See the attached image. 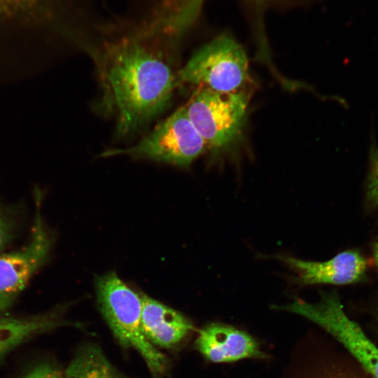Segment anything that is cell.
<instances>
[{"label": "cell", "instance_id": "cell-1", "mask_svg": "<svg viewBox=\"0 0 378 378\" xmlns=\"http://www.w3.org/2000/svg\"><path fill=\"white\" fill-rule=\"evenodd\" d=\"M180 41L147 13L136 18L106 21L88 48L119 134L141 129L169 103L179 85L173 57Z\"/></svg>", "mask_w": 378, "mask_h": 378}, {"label": "cell", "instance_id": "cell-2", "mask_svg": "<svg viewBox=\"0 0 378 378\" xmlns=\"http://www.w3.org/2000/svg\"><path fill=\"white\" fill-rule=\"evenodd\" d=\"M90 0H0V49L81 46L101 20Z\"/></svg>", "mask_w": 378, "mask_h": 378}, {"label": "cell", "instance_id": "cell-3", "mask_svg": "<svg viewBox=\"0 0 378 378\" xmlns=\"http://www.w3.org/2000/svg\"><path fill=\"white\" fill-rule=\"evenodd\" d=\"M101 313L118 341L136 349L155 378L164 373L167 359L144 336L141 326L142 298L114 272L95 279Z\"/></svg>", "mask_w": 378, "mask_h": 378}, {"label": "cell", "instance_id": "cell-4", "mask_svg": "<svg viewBox=\"0 0 378 378\" xmlns=\"http://www.w3.org/2000/svg\"><path fill=\"white\" fill-rule=\"evenodd\" d=\"M206 148L204 141L182 106L136 144L128 148L106 150L101 156L126 155L186 167Z\"/></svg>", "mask_w": 378, "mask_h": 378}, {"label": "cell", "instance_id": "cell-5", "mask_svg": "<svg viewBox=\"0 0 378 378\" xmlns=\"http://www.w3.org/2000/svg\"><path fill=\"white\" fill-rule=\"evenodd\" d=\"M276 309L300 315L321 327L346 349L371 378H378V346L346 314L335 292H321L315 303L295 299Z\"/></svg>", "mask_w": 378, "mask_h": 378}, {"label": "cell", "instance_id": "cell-6", "mask_svg": "<svg viewBox=\"0 0 378 378\" xmlns=\"http://www.w3.org/2000/svg\"><path fill=\"white\" fill-rule=\"evenodd\" d=\"M248 66L242 46L232 36L222 34L197 50L178 71V80L179 84L234 92L246 81Z\"/></svg>", "mask_w": 378, "mask_h": 378}, {"label": "cell", "instance_id": "cell-7", "mask_svg": "<svg viewBox=\"0 0 378 378\" xmlns=\"http://www.w3.org/2000/svg\"><path fill=\"white\" fill-rule=\"evenodd\" d=\"M249 97L244 91L219 92L200 87L184 105L206 148L220 150L234 142L246 118Z\"/></svg>", "mask_w": 378, "mask_h": 378}, {"label": "cell", "instance_id": "cell-8", "mask_svg": "<svg viewBox=\"0 0 378 378\" xmlns=\"http://www.w3.org/2000/svg\"><path fill=\"white\" fill-rule=\"evenodd\" d=\"M35 214L30 239L20 249L0 253V317L13 307L32 276L48 259L53 237L42 214V194L35 191Z\"/></svg>", "mask_w": 378, "mask_h": 378}, {"label": "cell", "instance_id": "cell-9", "mask_svg": "<svg viewBox=\"0 0 378 378\" xmlns=\"http://www.w3.org/2000/svg\"><path fill=\"white\" fill-rule=\"evenodd\" d=\"M282 260L295 273L301 286L314 284L346 285L363 281L368 262L357 250H346L324 262H312L286 256Z\"/></svg>", "mask_w": 378, "mask_h": 378}, {"label": "cell", "instance_id": "cell-10", "mask_svg": "<svg viewBox=\"0 0 378 378\" xmlns=\"http://www.w3.org/2000/svg\"><path fill=\"white\" fill-rule=\"evenodd\" d=\"M195 346L206 360L213 363L268 358L252 335L221 323H211L203 327L199 331Z\"/></svg>", "mask_w": 378, "mask_h": 378}, {"label": "cell", "instance_id": "cell-11", "mask_svg": "<svg viewBox=\"0 0 378 378\" xmlns=\"http://www.w3.org/2000/svg\"><path fill=\"white\" fill-rule=\"evenodd\" d=\"M141 298V330L151 344L172 348L193 329L192 323L180 312L146 295Z\"/></svg>", "mask_w": 378, "mask_h": 378}, {"label": "cell", "instance_id": "cell-12", "mask_svg": "<svg viewBox=\"0 0 378 378\" xmlns=\"http://www.w3.org/2000/svg\"><path fill=\"white\" fill-rule=\"evenodd\" d=\"M69 306L67 303L62 304L28 316H1L0 362L9 352L29 340L59 327L72 325L64 318Z\"/></svg>", "mask_w": 378, "mask_h": 378}, {"label": "cell", "instance_id": "cell-13", "mask_svg": "<svg viewBox=\"0 0 378 378\" xmlns=\"http://www.w3.org/2000/svg\"><path fill=\"white\" fill-rule=\"evenodd\" d=\"M64 374L66 378H127L92 344H84L77 351Z\"/></svg>", "mask_w": 378, "mask_h": 378}, {"label": "cell", "instance_id": "cell-14", "mask_svg": "<svg viewBox=\"0 0 378 378\" xmlns=\"http://www.w3.org/2000/svg\"><path fill=\"white\" fill-rule=\"evenodd\" d=\"M206 0H166L174 17L182 24L192 26L200 15ZM258 7L271 0H252Z\"/></svg>", "mask_w": 378, "mask_h": 378}, {"label": "cell", "instance_id": "cell-15", "mask_svg": "<svg viewBox=\"0 0 378 378\" xmlns=\"http://www.w3.org/2000/svg\"><path fill=\"white\" fill-rule=\"evenodd\" d=\"M20 227L18 210L0 204V253L15 239Z\"/></svg>", "mask_w": 378, "mask_h": 378}, {"label": "cell", "instance_id": "cell-16", "mask_svg": "<svg viewBox=\"0 0 378 378\" xmlns=\"http://www.w3.org/2000/svg\"><path fill=\"white\" fill-rule=\"evenodd\" d=\"M366 200L378 210V147L372 144L370 150V169L366 182Z\"/></svg>", "mask_w": 378, "mask_h": 378}, {"label": "cell", "instance_id": "cell-17", "mask_svg": "<svg viewBox=\"0 0 378 378\" xmlns=\"http://www.w3.org/2000/svg\"><path fill=\"white\" fill-rule=\"evenodd\" d=\"M20 378H66L64 372L54 361L43 360L29 367Z\"/></svg>", "mask_w": 378, "mask_h": 378}, {"label": "cell", "instance_id": "cell-18", "mask_svg": "<svg viewBox=\"0 0 378 378\" xmlns=\"http://www.w3.org/2000/svg\"><path fill=\"white\" fill-rule=\"evenodd\" d=\"M374 256L377 265L378 266V240L376 241L374 246Z\"/></svg>", "mask_w": 378, "mask_h": 378}, {"label": "cell", "instance_id": "cell-19", "mask_svg": "<svg viewBox=\"0 0 378 378\" xmlns=\"http://www.w3.org/2000/svg\"><path fill=\"white\" fill-rule=\"evenodd\" d=\"M374 329H375V332L377 334V335L378 336V310L375 314V317H374Z\"/></svg>", "mask_w": 378, "mask_h": 378}]
</instances>
